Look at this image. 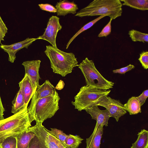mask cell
Here are the masks:
<instances>
[{
	"instance_id": "obj_1",
	"label": "cell",
	"mask_w": 148,
	"mask_h": 148,
	"mask_svg": "<svg viewBox=\"0 0 148 148\" xmlns=\"http://www.w3.org/2000/svg\"><path fill=\"white\" fill-rule=\"evenodd\" d=\"M44 53L49 58L53 72L64 77L78 66L74 54L63 51L51 45H47Z\"/></svg>"
},
{
	"instance_id": "obj_2",
	"label": "cell",
	"mask_w": 148,
	"mask_h": 148,
	"mask_svg": "<svg viewBox=\"0 0 148 148\" xmlns=\"http://www.w3.org/2000/svg\"><path fill=\"white\" fill-rule=\"evenodd\" d=\"M28 105L18 112L0 120V143L8 137H17L31 126L27 111Z\"/></svg>"
},
{
	"instance_id": "obj_3",
	"label": "cell",
	"mask_w": 148,
	"mask_h": 148,
	"mask_svg": "<svg viewBox=\"0 0 148 148\" xmlns=\"http://www.w3.org/2000/svg\"><path fill=\"white\" fill-rule=\"evenodd\" d=\"M122 5L119 0H94L81 9L75 16L82 17L106 15L115 19L121 16Z\"/></svg>"
},
{
	"instance_id": "obj_4",
	"label": "cell",
	"mask_w": 148,
	"mask_h": 148,
	"mask_svg": "<svg viewBox=\"0 0 148 148\" xmlns=\"http://www.w3.org/2000/svg\"><path fill=\"white\" fill-rule=\"evenodd\" d=\"M60 98L58 92L53 95L38 99L31 103L27 111L31 122L42 123L52 117L59 109V102Z\"/></svg>"
},
{
	"instance_id": "obj_5",
	"label": "cell",
	"mask_w": 148,
	"mask_h": 148,
	"mask_svg": "<svg viewBox=\"0 0 148 148\" xmlns=\"http://www.w3.org/2000/svg\"><path fill=\"white\" fill-rule=\"evenodd\" d=\"M110 92V90L99 89L84 86L80 88L71 103L75 109L81 111L97 105L108 96Z\"/></svg>"
},
{
	"instance_id": "obj_6",
	"label": "cell",
	"mask_w": 148,
	"mask_h": 148,
	"mask_svg": "<svg viewBox=\"0 0 148 148\" xmlns=\"http://www.w3.org/2000/svg\"><path fill=\"white\" fill-rule=\"evenodd\" d=\"M85 79L87 86L99 89L109 90L114 83L105 78L95 67L93 60L86 58L78 65Z\"/></svg>"
},
{
	"instance_id": "obj_7",
	"label": "cell",
	"mask_w": 148,
	"mask_h": 148,
	"mask_svg": "<svg viewBox=\"0 0 148 148\" xmlns=\"http://www.w3.org/2000/svg\"><path fill=\"white\" fill-rule=\"evenodd\" d=\"M62 28V26L60 23L59 18L56 16H52L49 19L43 34L38 37L37 39L47 41L51 46L57 48L56 38L58 32Z\"/></svg>"
},
{
	"instance_id": "obj_8",
	"label": "cell",
	"mask_w": 148,
	"mask_h": 148,
	"mask_svg": "<svg viewBox=\"0 0 148 148\" xmlns=\"http://www.w3.org/2000/svg\"><path fill=\"white\" fill-rule=\"evenodd\" d=\"M96 105L105 108L109 112L110 117L114 118L117 122L127 112L124 105L119 100L108 96Z\"/></svg>"
},
{
	"instance_id": "obj_9",
	"label": "cell",
	"mask_w": 148,
	"mask_h": 148,
	"mask_svg": "<svg viewBox=\"0 0 148 148\" xmlns=\"http://www.w3.org/2000/svg\"><path fill=\"white\" fill-rule=\"evenodd\" d=\"M35 125L29 127L28 130L33 132L35 136L32 139L27 148H49L46 141L47 132L42 123L36 122Z\"/></svg>"
},
{
	"instance_id": "obj_10",
	"label": "cell",
	"mask_w": 148,
	"mask_h": 148,
	"mask_svg": "<svg viewBox=\"0 0 148 148\" xmlns=\"http://www.w3.org/2000/svg\"><path fill=\"white\" fill-rule=\"evenodd\" d=\"M41 61L39 60H28L23 62L22 65L24 66L25 74L29 77L32 84L34 92L37 86L39 85V80L40 78L39 74V69Z\"/></svg>"
},
{
	"instance_id": "obj_11",
	"label": "cell",
	"mask_w": 148,
	"mask_h": 148,
	"mask_svg": "<svg viewBox=\"0 0 148 148\" xmlns=\"http://www.w3.org/2000/svg\"><path fill=\"white\" fill-rule=\"evenodd\" d=\"M37 40V38H27L24 40L10 45H1L0 47L8 54V61L13 63L16 58V54L18 51L24 48L27 49Z\"/></svg>"
},
{
	"instance_id": "obj_12",
	"label": "cell",
	"mask_w": 148,
	"mask_h": 148,
	"mask_svg": "<svg viewBox=\"0 0 148 148\" xmlns=\"http://www.w3.org/2000/svg\"><path fill=\"white\" fill-rule=\"evenodd\" d=\"M84 110L90 114L92 119L96 121L95 126L103 127L108 126V121L110 117L108 111L107 110L100 109L97 105L94 106Z\"/></svg>"
},
{
	"instance_id": "obj_13",
	"label": "cell",
	"mask_w": 148,
	"mask_h": 148,
	"mask_svg": "<svg viewBox=\"0 0 148 148\" xmlns=\"http://www.w3.org/2000/svg\"><path fill=\"white\" fill-rule=\"evenodd\" d=\"M56 88L48 80H46L41 85H38L33 92L31 103H34L38 99L54 94Z\"/></svg>"
},
{
	"instance_id": "obj_14",
	"label": "cell",
	"mask_w": 148,
	"mask_h": 148,
	"mask_svg": "<svg viewBox=\"0 0 148 148\" xmlns=\"http://www.w3.org/2000/svg\"><path fill=\"white\" fill-rule=\"evenodd\" d=\"M55 8L58 16H65L68 14H76L78 9L77 5L74 1L60 0L57 2Z\"/></svg>"
},
{
	"instance_id": "obj_15",
	"label": "cell",
	"mask_w": 148,
	"mask_h": 148,
	"mask_svg": "<svg viewBox=\"0 0 148 148\" xmlns=\"http://www.w3.org/2000/svg\"><path fill=\"white\" fill-rule=\"evenodd\" d=\"M18 84L19 89L24 97L25 105L28 104L34 92L32 84L28 76L25 74Z\"/></svg>"
},
{
	"instance_id": "obj_16",
	"label": "cell",
	"mask_w": 148,
	"mask_h": 148,
	"mask_svg": "<svg viewBox=\"0 0 148 148\" xmlns=\"http://www.w3.org/2000/svg\"><path fill=\"white\" fill-rule=\"evenodd\" d=\"M103 132V127L95 126L92 134L86 139V148H100Z\"/></svg>"
},
{
	"instance_id": "obj_17",
	"label": "cell",
	"mask_w": 148,
	"mask_h": 148,
	"mask_svg": "<svg viewBox=\"0 0 148 148\" xmlns=\"http://www.w3.org/2000/svg\"><path fill=\"white\" fill-rule=\"evenodd\" d=\"M35 136L33 131L27 130L18 135L17 138V148H27L31 140Z\"/></svg>"
},
{
	"instance_id": "obj_18",
	"label": "cell",
	"mask_w": 148,
	"mask_h": 148,
	"mask_svg": "<svg viewBox=\"0 0 148 148\" xmlns=\"http://www.w3.org/2000/svg\"><path fill=\"white\" fill-rule=\"evenodd\" d=\"M124 105L127 111L130 115L136 114L141 112V106L136 97L132 96L130 98Z\"/></svg>"
},
{
	"instance_id": "obj_19",
	"label": "cell",
	"mask_w": 148,
	"mask_h": 148,
	"mask_svg": "<svg viewBox=\"0 0 148 148\" xmlns=\"http://www.w3.org/2000/svg\"><path fill=\"white\" fill-rule=\"evenodd\" d=\"M138 138L131 148H148V131L142 130L138 134Z\"/></svg>"
},
{
	"instance_id": "obj_20",
	"label": "cell",
	"mask_w": 148,
	"mask_h": 148,
	"mask_svg": "<svg viewBox=\"0 0 148 148\" xmlns=\"http://www.w3.org/2000/svg\"><path fill=\"white\" fill-rule=\"evenodd\" d=\"M11 112L15 114L22 110L26 105L23 96L19 89L12 101Z\"/></svg>"
},
{
	"instance_id": "obj_21",
	"label": "cell",
	"mask_w": 148,
	"mask_h": 148,
	"mask_svg": "<svg viewBox=\"0 0 148 148\" xmlns=\"http://www.w3.org/2000/svg\"><path fill=\"white\" fill-rule=\"evenodd\" d=\"M122 5L141 10H148V0H123Z\"/></svg>"
},
{
	"instance_id": "obj_22",
	"label": "cell",
	"mask_w": 148,
	"mask_h": 148,
	"mask_svg": "<svg viewBox=\"0 0 148 148\" xmlns=\"http://www.w3.org/2000/svg\"><path fill=\"white\" fill-rule=\"evenodd\" d=\"M106 16V15L100 16L93 20L86 23L69 40L66 46L67 49L70 45L74 39L80 34L92 27L94 24Z\"/></svg>"
},
{
	"instance_id": "obj_23",
	"label": "cell",
	"mask_w": 148,
	"mask_h": 148,
	"mask_svg": "<svg viewBox=\"0 0 148 148\" xmlns=\"http://www.w3.org/2000/svg\"><path fill=\"white\" fill-rule=\"evenodd\" d=\"M83 139L78 135H68L65 140L66 148H77Z\"/></svg>"
},
{
	"instance_id": "obj_24",
	"label": "cell",
	"mask_w": 148,
	"mask_h": 148,
	"mask_svg": "<svg viewBox=\"0 0 148 148\" xmlns=\"http://www.w3.org/2000/svg\"><path fill=\"white\" fill-rule=\"evenodd\" d=\"M128 34L134 42L139 41L143 42H148V34L136 30L132 29L129 32Z\"/></svg>"
},
{
	"instance_id": "obj_25",
	"label": "cell",
	"mask_w": 148,
	"mask_h": 148,
	"mask_svg": "<svg viewBox=\"0 0 148 148\" xmlns=\"http://www.w3.org/2000/svg\"><path fill=\"white\" fill-rule=\"evenodd\" d=\"M46 139L49 148H66L59 140L47 132Z\"/></svg>"
},
{
	"instance_id": "obj_26",
	"label": "cell",
	"mask_w": 148,
	"mask_h": 148,
	"mask_svg": "<svg viewBox=\"0 0 148 148\" xmlns=\"http://www.w3.org/2000/svg\"><path fill=\"white\" fill-rule=\"evenodd\" d=\"M45 129L48 132L54 136L65 146V140L68 136V135L64 133L63 131L56 128H51V130H48L45 128Z\"/></svg>"
},
{
	"instance_id": "obj_27",
	"label": "cell",
	"mask_w": 148,
	"mask_h": 148,
	"mask_svg": "<svg viewBox=\"0 0 148 148\" xmlns=\"http://www.w3.org/2000/svg\"><path fill=\"white\" fill-rule=\"evenodd\" d=\"M0 148H17L16 137H8L0 143Z\"/></svg>"
},
{
	"instance_id": "obj_28",
	"label": "cell",
	"mask_w": 148,
	"mask_h": 148,
	"mask_svg": "<svg viewBox=\"0 0 148 148\" xmlns=\"http://www.w3.org/2000/svg\"><path fill=\"white\" fill-rule=\"evenodd\" d=\"M138 60L145 69L148 68V51H143L140 54Z\"/></svg>"
},
{
	"instance_id": "obj_29",
	"label": "cell",
	"mask_w": 148,
	"mask_h": 148,
	"mask_svg": "<svg viewBox=\"0 0 148 148\" xmlns=\"http://www.w3.org/2000/svg\"><path fill=\"white\" fill-rule=\"evenodd\" d=\"M112 20V19L110 18L108 23L105 26L99 34L98 36V37H106L111 33V23Z\"/></svg>"
},
{
	"instance_id": "obj_30",
	"label": "cell",
	"mask_w": 148,
	"mask_h": 148,
	"mask_svg": "<svg viewBox=\"0 0 148 148\" xmlns=\"http://www.w3.org/2000/svg\"><path fill=\"white\" fill-rule=\"evenodd\" d=\"M40 8L42 10L50 12L56 13V9L55 7L49 3H40L38 4Z\"/></svg>"
},
{
	"instance_id": "obj_31",
	"label": "cell",
	"mask_w": 148,
	"mask_h": 148,
	"mask_svg": "<svg viewBox=\"0 0 148 148\" xmlns=\"http://www.w3.org/2000/svg\"><path fill=\"white\" fill-rule=\"evenodd\" d=\"M8 29L0 16V43L4 40V38L8 32Z\"/></svg>"
},
{
	"instance_id": "obj_32",
	"label": "cell",
	"mask_w": 148,
	"mask_h": 148,
	"mask_svg": "<svg viewBox=\"0 0 148 148\" xmlns=\"http://www.w3.org/2000/svg\"><path fill=\"white\" fill-rule=\"evenodd\" d=\"M134 68L135 66L134 65L130 64L125 67L113 70L112 72L114 73L125 74L126 72L131 70Z\"/></svg>"
},
{
	"instance_id": "obj_33",
	"label": "cell",
	"mask_w": 148,
	"mask_h": 148,
	"mask_svg": "<svg viewBox=\"0 0 148 148\" xmlns=\"http://www.w3.org/2000/svg\"><path fill=\"white\" fill-rule=\"evenodd\" d=\"M148 96V90L147 89L143 91L139 96L136 97L141 106L145 103Z\"/></svg>"
},
{
	"instance_id": "obj_34",
	"label": "cell",
	"mask_w": 148,
	"mask_h": 148,
	"mask_svg": "<svg viewBox=\"0 0 148 148\" xmlns=\"http://www.w3.org/2000/svg\"><path fill=\"white\" fill-rule=\"evenodd\" d=\"M5 110V109L3 107L1 101L0 95V120H1L4 119L3 115Z\"/></svg>"
}]
</instances>
